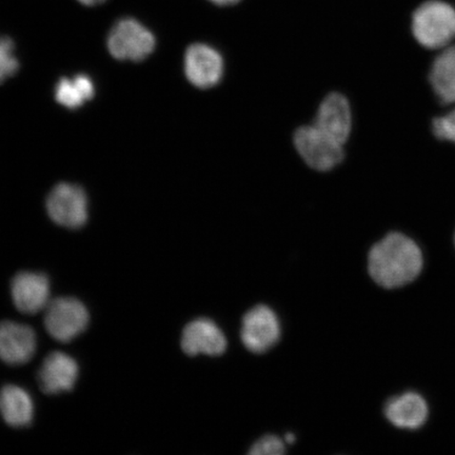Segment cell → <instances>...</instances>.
Masks as SVG:
<instances>
[{"label":"cell","instance_id":"1","mask_svg":"<svg viewBox=\"0 0 455 455\" xmlns=\"http://www.w3.org/2000/svg\"><path fill=\"white\" fill-rule=\"evenodd\" d=\"M423 268V255L411 238L390 233L369 253L368 270L373 281L387 289L411 283Z\"/></svg>","mask_w":455,"mask_h":455},{"label":"cell","instance_id":"2","mask_svg":"<svg viewBox=\"0 0 455 455\" xmlns=\"http://www.w3.org/2000/svg\"><path fill=\"white\" fill-rule=\"evenodd\" d=\"M412 31L427 49L447 47L455 38V9L441 0L419 5L413 14Z\"/></svg>","mask_w":455,"mask_h":455},{"label":"cell","instance_id":"3","mask_svg":"<svg viewBox=\"0 0 455 455\" xmlns=\"http://www.w3.org/2000/svg\"><path fill=\"white\" fill-rule=\"evenodd\" d=\"M44 311V328L51 338L60 343H69L88 328L87 307L76 298H57Z\"/></svg>","mask_w":455,"mask_h":455},{"label":"cell","instance_id":"4","mask_svg":"<svg viewBox=\"0 0 455 455\" xmlns=\"http://www.w3.org/2000/svg\"><path fill=\"white\" fill-rule=\"evenodd\" d=\"M295 149L311 169L326 172L338 167L345 157L344 145L329 138L315 124L295 131Z\"/></svg>","mask_w":455,"mask_h":455},{"label":"cell","instance_id":"5","mask_svg":"<svg viewBox=\"0 0 455 455\" xmlns=\"http://www.w3.org/2000/svg\"><path fill=\"white\" fill-rule=\"evenodd\" d=\"M108 49L119 60L141 61L153 53L156 39L149 28L134 19H123L111 28Z\"/></svg>","mask_w":455,"mask_h":455},{"label":"cell","instance_id":"6","mask_svg":"<svg viewBox=\"0 0 455 455\" xmlns=\"http://www.w3.org/2000/svg\"><path fill=\"white\" fill-rule=\"evenodd\" d=\"M47 212L55 224L79 229L88 220V199L81 187L57 185L47 199Z\"/></svg>","mask_w":455,"mask_h":455},{"label":"cell","instance_id":"7","mask_svg":"<svg viewBox=\"0 0 455 455\" xmlns=\"http://www.w3.org/2000/svg\"><path fill=\"white\" fill-rule=\"evenodd\" d=\"M185 74L188 81L198 89L215 87L225 72V61L218 50L207 44H193L185 54Z\"/></svg>","mask_w":455,"mask_h":455},{"label":"cell","instance_id":"8","mask_svg":"<svg viewBox=\"0 0 455 455\" xmlns=\"http://www.w3.org/2000/svg\"><path fill=\"white\" fill-rule=\"evenodd\" d=\"M280 337V322L268 306H256L243 316L241 338L244 347L253 354L268 351Z\"/></svg>","mask_w":455,"mask_h":455},{"label":"cell","instance_id":"9","mask_svg":"<svg viewBox=\"0 0 455 455\" xmlns=\"http://www.w3.org/2000/svg\"><path fill=\"white\" fill-rule=\"evenodd\" d=\"M11 294L16 309L34 315L47 308L51 301V284L44 273L20 272L11 283Z\"/></svg>","mask_w":455,"mask_h":455},{"label":"cell","instance_id":"10","mask_svg":"<svg viewBox=\"0 0 455 455\" xmlns=\"http://www.w3.org/2000/svg\"><path fill=\"white\" fill-rule=\"evenodd\" d=\"M36 334L30 326L12 321L0 322V360L9 366H22L36 355Z\"/></svg>","mask_w":455,"mask_h":455},{"label":"cell","instance_id":"11","mask_svg":"<svg viewBox=\"0 0 455 455\" xmlns=\"http://www.w3.org/2000/svg\"><path fill=\"white\" fill-rule=\"evenodd\" d=\"M312 124L329 138L345 145L352 130V112L348 100L337 92L327 95L318 108Z\"/></svg>","mask_w":455,"mask_h":455},{"label":"cell","instance_id":"12","mask_svg":"<svg viewBox=\"0 0 455 455\" xmlns=\"http://www.w3.org/2000/svg\"><path fill=\"white\" fill-rule=\"evenodd\" d=\"M79 374L78 363L64 352H53L44 358L38 370L39 387L45 395H56L71 391Z\"/></svg>","mask_w":455,"mask_h":455},{"label":"cell","instance_id":"13","mask_svg":"<svg viewBox=\"0 0 455 455\" xmlns=\"http://www.w3.org/2000/svg\"><path fill=\"white\" fill-rule=\"evenodd\" d=\"M180 345L185 354L190 356H219L227 348V339L214 322L198 318L185 327Z\"/></svg>","mask_w":455,"mask_h":455},{"label":"cell","instance_id":"14","mask_svg":"<svg viewBox=\"0 0 455 455\" xmlns=\"http://www.w3.org/2000/svg\"><path fill=\"white\" fill-rule=\"evenodd\" d=\"M36 407L28 392L20 386L7 385L0 389V415L12 428H26L33 422Z\"/></svg>","mask_w":455,"mask_h":455},{"label":"cell","instance_id":"15","mask_svg":"<svg viewBox=\"0 0 455 455\" xmlns=\"http://www.w3.org/2000/svg\"><path fill=\"white\" fill-rule=\"evenodd\" d=\"M387 419L402 429H419L428 417V407L424 398L413 392L392 398L385 409Z\"/></svg>","mask_w":455,"mask_h":455},{"label":"cell","instance_id":"16","mask_svg":"<svg viewBox=\"0 0 455 455\" xmlns=\"http://www.w3.org/2000/svg\"><path fill=\"white\" fill-rule=\"evenodd\" d=\"M430 82L443 104H455V47L448 48L437 57L432 65Z\"/></svg>","mask_w":455,"mask_h":455},{"label":"cell","instance_id":"17","mask_svg":"<svg viewBox=\"0 0 455 455\" xmlns=\"http://www.w3.org/2000/svg\"><path fill=\"white\" fill-rule=\"evenodd\" d=\"M94 93L92 79L84 74L72 79L62 78L55 88L57 102L72 110L82 107L85 101L92 100Z\"/></svg>","mask_w":455,"mask_h":455},{"label":"cell","instance_id":"18","mask_svg":"<svg viewBox=\"0 0 455 455\" xmlns=\"http://www.w3.org/2000/svg\"><path fill=\"white\" fill-rule=\"evenodd\" d=\"M19 68L14 43L9 37L0 36V84L15 76Z\"/></svg>","mask_w":455,"mask_h":455},{"label":"cell","instance_id":"19","mask_svg":"<svg viewBox=\"0 0 455 455\" xmlns=\"http://www.w3.org/2000/svg\"><path fill=\"white\" fill-rule=\"evenodd\" d=\"M286 451L280 437L267 435L254 443L249 453L251 455H282Z\"/></svg>","mask_w":455,"mask_h":455},{"label":"cell","instance_id":"20","mask_svg":"<svg viewBox=\"0 0 455 455\" xmlns=\"http://www.w3.org/2000/svg\"><path fill=\"white\" fill-rule=\"evenodd\" d=\"M432 129L437 139L455 142V109L445 116L435 118Z\"/></svg>","mask_w":455,"mask_h":455},{"label":"cell","instance_id":"21","mask_svg":"<svg viewBox=\"0 0 455 455\" xmlns=\"http://www.w3.org/2000/svg\"><path fill=\"white\" fill-rule=\"evenodd\" d=\"M210 2L218 5H232L241 2V0H210Z\"/></svg>","mask_w":455,"mask_h":455},{"label":"cell","instance_id":"22","mask_svg":"<svg viewBox=\"0 0 455 455\" xmlns=\"http://www.w3.org/2000/svg\"><path fill=\"white\" fill-rule=\"evenodd\" d=\"M78 2L84 5H98L104 3L105 0H78Z\"/></svg>","mask_w":455,"mask_h":455},{"label":"cell","instance_id":"23","mask_svg":"<svg viewBox=\"0 0 455 455\" xmlns=\"http://www.w3.org/2000/svg\"><path fill=\"white\" fill-rule=\"evenodd\" d=\"M284 441L288 443H292L295 441V436L292 434H288L286 437H284Z\"/></svg>","mask_w":455,"mask_h":455}]
</instances>
